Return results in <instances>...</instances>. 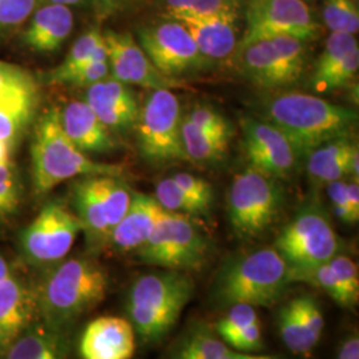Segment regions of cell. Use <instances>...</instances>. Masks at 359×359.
Returning <instances> with one entry per match:
<instances>
[{
    "instance_id": "b9f144b4",
    "label": "cell",
    "mask_w": 359,
    "mask_h": 359,
    "mask_svg": "<svg viewBox=\"0 0 359 359\" xmlns=\"http://www.w3.org/2000/svg\"><path fill=\"white\" fill-rule=\"evenodd\" d=\"M359 69V48L350 52L346 57L334 68L330 75L325 79L320 87V92L326 90H337L347 86L355 75L358 74Z\"/></svg>"
},
{
    "instance_id": "d590c367",
    "label": "cell",
    "mask_w": 359,
    "mask_h": 359,
    "mask_svg": "<svg viewBox=\"0 0 359 359\" xmlns=\"http://www.w3.org/2000/svg\"><path fill=\"white\" fill-rule=\"evenodd\" d=\"M26 93H39L35 77L23 67L0 60V100Z\"/></svg>"
},
{
    "instance_id": "f35d334b",
    "label": "cell",
    "mask_w": 359,
    "mask_h": 359,
    "mask_svg": "<svg viewBox=\"0 0 359 359\" xmlns=\"http://www.w3.org/2000/svg\"><path fill=\"white\" fill-rule=\"evenodd\" d=\"M185 117L196 127L205 132L213 133L218 137H222L226 140L231 139L233 128L231 123L221 115L216 108L210 105H206V104L196 105Z\"/></svg>"
},
{
    "instance_id": "c3c4849f",
    "label": "cell",
    "mask_w": 359,
    "mask_h": 359,
    "mask_svg": "<svg viewBox=\"0 0 359 359\" xmlns=\"http://www.w3.org/2000/svg\"><path fill=\"white\" fill-rule=\"evenodd\" d=\"M95 11L99 18L107 19L115 13L123 11L132 0H92Z\"/></svg>"
},
{
    "instance_id": "d6986e66",
    "label": "cell",
    "mask_w": 359,
    "mask_h": 359,
    "mask_svg": "<svg viewBox=\"0 0 359 359\" xmlns=\"http://www.w3.org/2000/svg\"><path fill=\"white\" fill-rule=\"evenodd\" d=\"M35 320V289L11 271L0 281V358Z\"/></svg>"
},
{
    "instance_id": "3957f363",
    "label": "cell",
    "mask_w": 359,
    "mask_h": 359,
    "mask_svg": "<svg viewBox=\"0 0 359 359\" xmlns=\"http://www.w3.org/2000/svg\"><path fill=\"white\" fill-rule=\"evenodd\" d=\"M292 283V271L283 257L274 248H264L229 258L212 283L210 301L219 309L240 304L268 308Z\"/></svg>"
},
{
    "instance_id": "8992f818",
    "label": "cell",
    "mask_w": 359,
    "mask_h": 359,
    "mask_svg": "<svg viewBox=\"0 0 359 359\" xmlns=\"http://www.w3.org/2000/svg\"><path fill=\"white\" fill-rule=\"evenodd\" d=\"M295 276L314 269L339 253V238L329 215L311 201L283 226L273 246Z\"/></svg>"
},
{
    "instance_id": "f6af8a7d",
    "label": "cell",
    "mask_w": 359,
    "mask_h": 359,
    "mask_svg": "<svg viewBox=\"0 0 359 359\" xmlns=\"http://www.w3.org/2000/svg\"><path fill=\"white\" fill-rule=\"evenodd\" d=\"M326 191L329 200L333 205L334 213L335 216L339 218L342 222L347 225H354L359 221V218L351 212L346 197V181L338 180L329 182L326 185Z\"/></svg>"
},
{
    "instance_id": "f5cc1de1",
    "label": "cell",
    "mask_w": 359,
    "mask_h": 359,
    "mask_svg": "<svg viewBox=\"0 0 359 359\" xmlns=\"http://www.w3.org/2000/svg\"><path fill=\"white\" fill-rule=\"evenodd\" d=\"M43 3H51V4H63V6H84L90 0H40Z\"/></svg>"
},
{
    "instance_id": "30bf717a",
    "label": "cell",
    "mask_w": 359,
    "mask_h": 359,
    "mask_svg": "<svg viewBox=\"0 0 359 359\" xmlns=\"http://www.w3.org/2000/svg\"><path fill=\"white\" fill-rule=\"evenodd\" d=\"M181 108L172 90H154L140 107L135 124L139 149L149 163L188 160L181 142Z\"/></svg>"
},
{
    "instance_id": "9c48e42d",
    "label": "cell",
    "mask_w": 359,
    "mask_h": 359,
    "mask_svg": "<svg viewBox=\"0 0 359 359\" xmlns=\"http://www.w3.org/2000/svg\"><path fill=\"white\" fill-rule=\"evenodd\" d=\"M283 201L277 180L252 167L236 175L228 194V217L234 234L243 240L262 236L277 221Z\"/></svg>"
},
{
    "instance_id": "ba28073f",
    "label": "cell",
    "mask_w": 359,
    "mask_h": 359,
    "mask_svg": "<svg viewBox=\"0 0 359 359\" xmlns=\"http://www.w3.org/2000/svg\"><path fill=\"white\" fill-rule=\"evenodd\" d=\"M132 194L128 184L117 176H86L75 181V213L92 246L107 245L116 225L127 213Z\"/></svg>"
},
{
    "instance_id": "7402d4cb",
    "label": "cell",
    "mask_w": 359,
    "mask_h": 359,
    "mask_svg": "<svg viewBox=\"0 0 359 359\" xmlns=\"http://www.w3.org/2000/svg\"><path fill=\"white\" fill-rule=\"evenodd\" d=\"M59 120L65 136L84 154H105L116 144L111 129L107 128L84 100H72L59 109Z\"/></svg>"
},
{
    "instance_id": "44dd1931",
    "label": "cell",
    "mask_w": 359,
    "mask_h": 359,
    "mask_svg": "<svg viewBox=\"0 0 359 359\" xmlns=\"http://www.w3.org/2000/svg\"><path fill=\"white\" fill-rule=\"evenodd\" d=\"M298 281L318 286L342 309L358 306V265L348 256L338 253L320 266L295 276L293 283Z\"/></svg>"
},
{
    "instance_id": "db71d44e",
    "label": "cell",
    "mask_w": 359,
    "mask_h": 359,
    "mask_svg": "<svg viewBox=\"0 0 359 359\" xmlns=\"http://www.w3.org/2000/svg\"><path fill=\"white\" fill-rule=\"evenodd\" d=\"M11 273V269L7 264V261L0 256V281H3L6 277H8Z\"/></svg>"
},
{
    "instance_id": "7dc6e473",
    "label": "cell",
    "mask_w": 359,
    "mask_h": 359,
    "mask_svg": "<svg viewBox=\"0 0 359 359\" xmlns=\"http://www.w3.org/2000/svg\"><path fill=\"white\" fill-rule=\"evenodd\" d=\"M337 359H359V335L357 330L346 335L338 347Z\"/></svg>"
},
{
    "instance_id": "cb8c5ba5",
    "label": "cell",
    "mask_w": 359,
    "mask_h": 359,
    "mask_svg": "<svg viewBox=\"0 0 359 359\" xmlns=\"http://www.w3.org/2000/svg\"><path fill=\"white\" fill-rule=\"evenodd\" d=\"M74 29V13L63 4L44 3L38 8L25 31L23 40L31 51H57Z\"/></svg>"
},
{
    "instance_id": "ab89813d",
    "label": "cell",
    "mask_w": 359,
    "mask_h": 359,
    "mask_svg": "<svg viewBox=\"0 0 359 359\" xmlns=\"http://www.w3.org/2000/svg\"><path fill=\"white\" fill-rule=\"evenodd\" d=\"M40 0H0V32L20 26L35 11Z\"/></svg>"
},
{
    "instance_id": "7a4b0ae2",
    "label": "cell",
    "mask_w": 359,
    "mask_h": 359,
    "mask_svg": "<svg viewBox=\"0 0 359 359\" xmlns=\"http://www.w3.org/2000/svg\"><path fill=\"white\" fill-rule=\"evenodd\" d=\"M194 295V281L185 271L160 269L140 276L129 287L127 320L136 338L147 345L165 339Z\"/></svg>"
},
{
    "instance_id": "d4e9b609",
    "label": "cell",
    "mask_w": 359,
    "mask_h": 359,
    "mask_svg": "<svg viewBox=\"0 0 359 359\" xmlns=\"http://www.w3.org/2000/svg\"><path fill=\"white\" fill-rule=\"evenodd\" d=\"M234 53H238L237 59L245 76L258 87L276 90L293 84L270 39L252 41Z\"/></svg>"
},
{
    "instance_id": "7c38bea8",
    "label": "cell",
    "mask_w": 359,
    "mask_h": 359,
    "mask_svg": "<svg viewBox=\"0 0 359 359\" xmlns=\"http://www.w3.org/2000/svg\"><path fill=\"white\" fill-rule=\"evenodd\" d=\"M246 27L237 48L277 35L304 41L318 36L320 27L304 0H248Z\"/></svg>"
},
{
    "instance_id": "9a60e30c",
    "label": "cell",
    "mask_w": 359,
    "mask_h": 359,
    "mask_svg": "<svg viewBox=\"0 0 359 359\" xmlns=\"http://www.w3.org/2000/svg\"><path fill=\"white\" fill-rule=\"evenodd\" d=\"M243 144L250 167L273 179H286L294 170L297 151L281 129L270 121L241 120Z\"/></svg>"
},
{
    "instance_id": "e575fe53",
    "label": "cell",
    "mask_w": 359,
    "mask_h": 359,
    "mask_svg": "<svg viewBox=\"0 0 359 359\" xmlns=\"http://www.w3.org/2000/svg\"><path fill=\"white\" fill-rule=\"evenodd\" d=\"M269 39L281 59L287 76L294 84L305 71L306 41L289 35H277Z\"/></svg>"
},
{
    "instance_id": "83f0119b",
    "label": "cell",
    "mask_w": 359,
    "mask_h": 359,
    "mask_svg": "<svg viewBox=\"0 0 359 359\" xmlns=\"http://www.w3.org/2000/svg\"><path fill=\"white\" fill-rule=\"evenodd\" d=\"M357 144L348 135L325 142L309 154L308 173L318 184L344 180L348 176V160Z\"/></svg>"
},
{
    "instance_id": "2e32d148",
    "label": "cell",
    "mask_w": 359,
    "mask_h": 359,
    "mask_svg": "<svg viewBox=\"0 0 359 359\" xmlns=\"http://www.w3.org/2000/svg\"><path fill=\"white\" fill-rule=\"evenodd\" d=\"M169 15L185 27L198 50L208 60H224L237 50L238 10L228 8L212 13L173 11Z\"/></svg>"
},
{
    "instance_id": "f546056e",
    "label": "cell",
    "mask_w": 359,
    "mask_h": 359,
    "mask_svg": "<svg viewBox=\"0 0 359 359\" xmlns=\"http://www.w3.org/2000/svg\"><path fill=\"white\" fill-rule=\"evenodd\" d=\"M38 102L39 93H26L0 100V142L15 145L32 121Z\"/></svg>"
},
{
    "instance_id": "52a82bcc",
    "label": "cell",
    "mask_w": 359,
    "mask_h": 359,
    "mask_svg": "<svg viewBox=\"0 0 359 359\" xmlns=\"http://www.w3.org/2000/svg\"><path fill=\"white\" fill-rule=\"evenodd\" d=\"M209 249L205 234L191 218L163 209L152 234L136 253L147 265L189 273L205 265Z\"/></svg>"
},
{
    "instance_id": "11a10c76",
    "label": "cell",
    "mask_w": 359,
    "mask_h": 359,
    "mask_svg": "<svg viewBox=\"0 0 359 359\" xmlns=\"http://www.w3.org/2000/svg\"><path fill=\"white\" fill-rule=\"evenodd\" d=\"M357 1H358V0H357Z\"/></svg>"
},
{
    "instance_id": "484cf974",
    "label": "cell",
    "mask_w": 359,
    "mask_h": 359,
    "mask_svg": "<svg viewBox=\"0 0 359 359\" xmlns=\"http://www.w3.org/2000/svg\"><path fill=\"white\" fill-rule=\"evenodd\" d=\"M65 333L36 318L0 359H69Z\"/></svg>"
},
{
    "instance_id": "4fadbf2b",
    "label": "cell",
    "mask_w": 359,
    "mask_h": 359,
    "mask_svg": "<svg viewBox=\"0 0 359 359\" xmlns=\"http://www.w3.org/2000/svg\"><path fill=\"white\" fill-rule=\"evenodd\" d=\"M139 44L154 67L172 79L201 71L210 63L189 31L175 19L142 28Z\"/></svg>"
},
{
    "instance_id": "7bdbcfd3",
    "label": "cell",
    "mask_w": 359,
    "mask_h": 359,
    "mask_svg": "<svg viewBox=\"0 0 359 359\" xmlns=\"http://www.w3.org/2000/svg\"><path fill=\"white\" fill-rule=\"evenodd\" d=\"M111 75L109 63L108 60L95 59L90 63L81 67L72 76L67 80L65 84L80 87V88H88L90 86L102 81L105 77Z\"/></svg>"
},
{
    "instance_id": "d6a6232c",
    "label": "cell",
    "mask_w": 359,
    "mask_h": 359,
    "mask_svg": "<svg viewBox=\"0 0 359 359\" xmlns=\"http://www.w3.org/2000/svg\"><path fill=\"white\" fill-rule=\"evenodd\" d=\"M154 198L158 203V205L170 213H177L188 217L208 215L205 209L188 193L184 192L180 188L179 184L172 177L160 180L157 182Z\"/></svg>"
},
{
    "instance_id": "681fc988",
    "label": "cell",
    "mask_w": 359,
    "mask_h": 359,
    "mask_svg": "<svg viewBox=\"0 0 359 359\" xmlns=\"http://www.w3.org/2000/svg\"><path fill=\"white\" fill-rule=\"evenodd\" d=\"M346 197L351 212L359 218V184L358 181H346Z\"/></svg>"
},
{
    "instance_id": "e0dca14e",
    "label": "cell",
    "mask_w": 359,
    "mask_h": 359,
    "mask_svg": "<svg viewBox=\"0 0 359 359\" xmlns=\"http://www.w3.org/2000/svg\"><path fill=\"white\" fill-rule=\"evenodd\" d=\"M277 326L286 348L305 355L314 350L325 329V317L318 299L299 294L287 301L277 314Z\"/></svg>"
},
{
    "instance_id": "5bb4252c",
    "label": "cell",
    "mask_w": 359,
    "mask_h": 359,
    "mask_svg": "<svg viewBox=\"0 0 359 359\" xmlns=\"http://www.w3.org/2000/svg\"><path fill=\"white\" fill-rule=\"evenodd\" d=\"M111 76L127 84L147 90H175L182 84L163 75L147 56L139 41L128 32H104Z\"/></svg>"
},
{
    "instance_id": "5b68a950",
    "label": "cell",
    "mask_w": 359,
    "mask_h": 359,
    "mask_svg": "<svg viewBox=\"0 0 359 359\" xmlns=\"http://www.w3.org/2000/svg\"><path fill=\"white\" fill-rule=\"evenodd\" d=\"M32 182L38 196L51 192L59 184L86 176L124 177L126 169L117 164L92 160L65 136L59 108L52 107L39 117L31 147Z\"/></svg>"
},
{
    "instance_id": "60d3db41",
    "label": "cell",
    "mask_w": 359,
    "mask_h": 359,
    "mask_svg": "<svg viewBox=\"0 0 359 359\" xmlns=\"http://www.w3.org/2000/svg\"><path fill=\"white\" fill-rule=\"evenodd\" d=\"M172 179L179 184L180 188L184 192L188 193L200 205L203 206L208 213L210 212L215 201V192H213V187L208 181L200 179L197 176H193L187 172L176 173L172 176Z\"/></svg>"
},
{
    "instance_id": "f907efd6",
    "label": "cell",
    "mask_w": 359,
    "mask_h": 359,
    "mask_svg": "<svg viewBox=\"0 0 359 359\" xmlns=\"http://www.w3.org/2000/svg\"><path fill=\"white\" fill-rule=\"evenodd\" d=\"M231 359H285L278 354H258V353H240L231 351Z\"/></svg>"
},
{
    "instance_id": "836d02e7",
    "label": "cell",
    "mask_w": 359,
    "mask_h": 359,
    "mask_svg": "<svg viewBox=\"0 0 359 359\" xmlns=\"http://www.w3.org/2000/svg\"><path fill=\"white\" fill-rule=\"evenodd\" d=\"M323 20L330 32L357 35L359 8L357 0H325Z\"/></svg>"
},
{
    "instance_id": "ffe728a7",
    "label": "cell",
    "mask_w": 359,
    "mask_h": 359,
    "mask_svg": "<svg viewBox=\"0 0 359 359\" xmlns=\"http://www.w3.org/2000/svg\"><path fill=\"white\" fill-rule=\"evenodd\" d=\"M86 102L107 128L128 129L137 121L140 107L133 92L111 75L87 88Z\"/></svg>"
},
{
    "instance_id": "8fae6325",
    "label": "cell",
    "mask_w": 359,
    "mask_h": 359,
    "mask_svg": "<svg viewBox=\"0 0 359 359\" xmlns=\"http://www.w3.org/2000/svg\"><path fill=\"white\" fill-rule=\"evenodd\" d=\"M80 231L76 213L62 201H50L22 231V256L31 266L52 268L71 252Z\"/></svg>"
},
{
    "instance_id": "bcb514c9",
    "label": "cell",
    "mask_w": 359,
    "mask_h": 359,
    "mask_svg": "<svg viewBox=\"0 0 359 359\" xmlns=\"http://www.w3.org/2000/svg\"><path fill=\"white\" fill-rule=\"evenodd\" d=\"M168 13L188 11V13H212L218 11L210 0H164ZM228 10V8H226Z\"/></svg>"
},
{
    "instance_id": "603a6c76",
    "label": "cell",
    "mask_w": 359,
    "mask_h": 359,
    "mask_svg": "<svg viewBox=\"0 0 359 359\" xmlns=\"http://www.w3.org/2000/svg\"><path fill=\"white\" fill-rule=\"evenodd\" d=\"M163 212L154 196L133 192L127 213L111 233L107 245L117 253L137 252L152 234Z\"/></svg>"
},
{
    "instance_id": "277c9868",
    "label": "cell",
    "mask_w": 359,
    "mask_h": 359,
    "mask_svg": "<svg viewBox=\"0 0 359 359\" xmlns=\"http://www.w3.org/2000/svg\"><path fill=\"white\" fill-rule=\"evenodd\" d=\"M265 112L298 154H309L325 142L348 135L358 123L357 111L298 92L274 96Z\"/></svg>"
},
{
    "instance_id": "74e56055",
    "label": "cell",
    "mask_w": 359,
    "mask_h": 359,
    "mask_svg": "<svg viewBox=\"0 0 359 359\" xmlns=\"http://www.w3.org/2000/svg\"><path fill=\"white\" fill-rule=\"evenodd\" d=\"M22 201V182L13 164L0 165V219L10 217Z\"/></svg>"
},
{
    "instance_id": "6da1fadb",
    "label": "cell",
    "mask_w": 359,
    "mask_h": 359,
    "mask_svg": "<svg viewBox=\"0 0 359 359\" xmlns=\"http://www.w3.org/2000/svg\"><path fill=\"white\" fill-rule=\"evenodd\" d=\"M109 277L96 261L76 257L62 261L35 289L36 318L65 332L74 322L97 308L108 294Z\"/></svg>"
},
{
    "instance_id": "816d5d0a",
    "label": "cell",
    "mask_w": 359,
    "mask_h": 359,
    "mask_svg": "<svg viewBox=\"0 0 359 359\" xmlns=\"http://www.w3.org/2000/svg\"><path fill=\"white\" fill-rule=\"evenodd\" d=\"M11 154H13V147L8 145L7 142H0V165L13 164Z\"/></svg>"
},
{
    "instance_id": "ee69618b",
    "label": "cell",
    "mask_w": 359,
    "mask_h": 359,
    "mask_svg": "<svg viewBox=\"0 0 359 359\" xmlns=\"http://www.w3.org/2000/svg\"><path fill=\"white\" fill-rule=\"evenodd\" d=\"M228 346L234 348L233 351L240 353H258L264 348V335H262V323L258 322L248 326L240 333L234 334L228 341Z\"/></svg>"
},
{
    "instance_id": "4dcf8cb0",
    "label": "cell",
    "mask_w": 359,
    "mask_h": 359,
    "mask_svg": "<svg viewBox=\"0 0 359 359\" xmlns=\"http://www.w3.org/2000/svg\"><path fill=\"white\" fill-rule=\"evenodd\" d=\"M229 142L196 127L187 117L181 120V142L188 160L197 163L216 161L226 152Z\"/></svg>"
},
{
    "instance_id": "4316f807",
    "label": "cell",
    "mask_w": 359,
    "mask_h": 359,
    "mask_svg": "<svg viewBox=\"0 0 359 359\" xmlns=\"http://www.w3.org/2000/svg\"><path fill=\"white\" fill-rule=\"evenodd\" d=\"M231 351L215 327L193 322L169 347L164 359H231Z\"/></svg>"
},
{
    "instance_id": "f1b7e54d",
    "label": "cell",
    "mask_w": 359,
    "mask_h": 359,
    "mask_svg": "<svg viewBox=\"0 0 359 359\" xmlns=\"http://www.w3.org/2000/svg\"><path fill=\"white\" fill-rule=\"evenodd\" d=\"M95 59L108 60L103 34L97 28L87 31L77 39L65 56V62L48 74L47 81L50 84L65 86L76 71Z\"/></svg>"
},
{
    "instance_id": "8d00e7d4",
    "label": "cell",
    "mask_w": 359,
    "mask_h": 359,
    "mask_svg": "<svg viewBox=\"0 0 359 359\" xmlns=\"http://www.w3.org/2000/svg\"><path fill=\"white\" fill-rule=\"evenodd\" d=\"M258 322H261V320L256 308L240 304L228 308V313L215 325V330L218 337L225 342L234 334L240 333L248 326Z\"/></svg>"
},
{
    "instance_id": "ac0fdd59",
    "label": "cell",
    "mask_w": 359,
    "mask_h": 359,
    "mask_svg": "<svg viewBox=\"0 0 359 359\" xmlns=\"http://www.w3.org/2000/svg\"><path fill=\"white\" fill-rule=\"evenodd\" d=\"M136 334L127 318L104 316L90 321L80 337L81 359H132Z\"/></svg>"
},
{
    "instance_id": "1f68e13d",
    "label": "cell",
    "mask_w": 359,
    "mask_h": 359,
    "mask_svg": "<svg viewBox=\"0 0 359 359\" xmlns=\"http://www.w3.org/2000/svg\"><path fill=\"white\" fill-rule=\"evenodd\" d=\"M357 48H359L358 40L355 35L344 32H330L311 77L314 88L320 90L322 83L330 75L334 68L339 65L350 52Z\"/></svg>"
}]
</instances>
